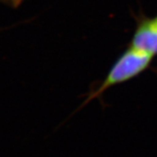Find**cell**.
<instances>
[{
    "label": "cell",
    "instance_id": "cell-2",
    "mask_svg": "<svg viewBox=\"0 0 157 157\" xmlns=\"http://www.w3.org/2000/svg\"><path fill=\"white\" fill-rule=\"evenodd\" d=\"M135 32L128 46L155 57L157 55V15L147 17L144 13H140L135 16Z\"/></svg>",
    "mask_w": 157,
    "mask_h": 157
},
{
    "label": "cell",
    "instance_id": "cell-3",
    "mask_svg": "<svg viewBox=\"0 0 157 157\" xmlns=\"http://www.w3.org/2000/svg\"><path fill=\"white\" fill-rule=\"evenodd\" d=\"M23 0H0V3H3L7 6H12V7H17L18 6Z\"/></svg>",
    "mask_w": 157,
    "mask_h": 157
},
{
    "label": "cell",
    "instance_id": "cell-1",
    "mask_svg": "<svg viewBox=\"0 0 157 157\" xmlns=\"http://www.w3.org/2000/svg\"><path fill=\"white\" fill-rule=\"evenodd\" d=\"M154 57L144 52L128 46L113 64L105 78L95 87L86 94L84 101L75 111L83 108L94 100L101 99L107 89L114 86L128 82L145 72L151 66Z\"/></svg>",
    "mask_w": 157,
    "mask_h": 157
}]
</instances>
